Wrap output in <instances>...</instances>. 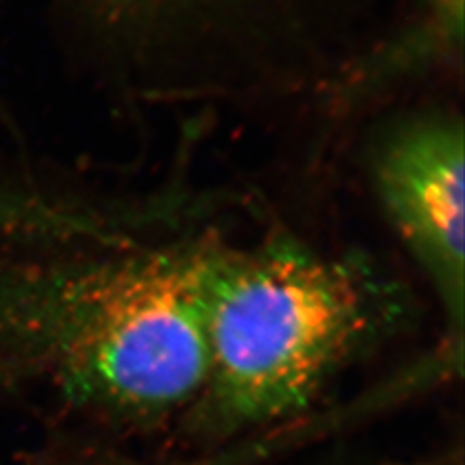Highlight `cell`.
Here are the masks:
<instances>
[{
    "label": "cell",
    "mask_w": 465,
    "mask_h": 465,
    "mask_svg": "<svg viewBox=\"0 0 465 465\" xmlns=\"http://www.w3.org/2000/svg\"><path fill=\"white\" fill-rule=\"evenodd\" d=\"M465 0H420L428 26L449 47H460L464 38Z\"/></svg>",
    "instance_id": "277c9868"
},
{
    "label": "cell",
    "mask_w": 465,
    "mask_h": 465,
    "mask_svg": "<svg viewBox=\"0 0 465 465\" xmlns=\"http://www.w3.org/2000/svg\"><path fill=\"white\" fill-rule=\"evenodd\" d=\"M382 213L430 282L450 349L462 355L465 319V130L462 117H417L372 161Z\"/></svg>",
    "instance_id": "3957f363"
},
{
    "label": "cell",
    "mask_w": 465,
    "mask_h": 465,
    "mask_svg": "<svg viewBox=\"0 0 465 465\" xmlns=\"http://www.w3.org/2000/svg\"><path fill=\"white\" fill-rule=\"evenodd\" d=\"M0 262V391L119 431L186 420L209 353L195 240Z\"/></svg>",
    "instance_id": "6da1fadb"
},
{
    "label": "cell",
    "mask_w": 465,
    "mask_h": 465,
    "mask_svg": "<svg viewBox=\"0 0 465 465\" xmlns=\"http://www.w3.org/2000/svg\"><path fill=\"white\" fill-rule=\"evenodd\" d=\"M130 4L145 11L149 21H159L163 17H182V13L193 9L202 4H209V0H130Z\"/></svg>",
    "instance_id": "5b68a950"
},
{
    "label": "cell",
    "mask_w": 465,
    "mask_h": 465,
    "mask_svg": "<svg viewBox=\"0 0 465 465\" xmlns=\"http://www.w3.org/2000/svg\"><path fill=\"white\" fill-rule=\"evenodd\" d=\"M209 367L184 424L232 438L300 417L412 321V295L355 255L272 234L195 238Z\"/></svg>",
    "instance_id": "7a4b0ae2"
}]
</instances>
